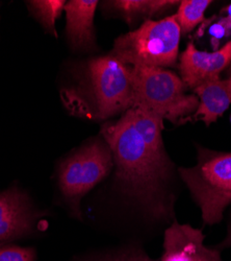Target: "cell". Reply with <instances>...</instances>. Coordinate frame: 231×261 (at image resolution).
Segmentation results:
<instances>
[{
	"label": "cell",
	"instance_id": "obj_1",
	"mask_svg": "<svg viewBox=\"0 0 231 261\" xmlns=\"http://www.w3.org/2000/svg\"><path fill=\"white\" fill-rule=\"evenodd\" d=\"M162 120L131 108L101 129L112 151L118 185L155 216L169 213L166 187L173 169L162 142Z\"/></svg>",
	"mask_w": 231,
	"mask_h": 261
},
{
	"label": "cell",
	"instance_id": "obj_2",
	"mask_svg": "<svg viewBox=\"0 0 231 261\" xmlns=\"http://www.w3.org/2000/svg\"><path fill=\"white\" fill-rule=\"evenodd\" d=\"M62 102L74 114L109 119L134 108L133 68L110 54L91 59L78 84L62 89Z\"/></svg>",
	"mask_w": 231,
	"mask_h": 261
},
{
	"label": "cell",
	"instance_id": "obj_3",
	"mask_svg": "<svg viewBox=\"0 0 231 261\" xmlns=\"http://www.w3.org/2000/svg\"><path fill=\"white\" fill-rule=\"evenodd\" d=\"M131 68L134 108L174 123L186 120L197 111L198 97L185 93L182 80L174 72L159 67Z\"/></svg>",
	"mask_w": 231,
	"mask_h": 261
},
{
	"label": "cell",
	"instance_id": "obj_4",
	"mask_svg": "<svg viewBox=\"0 0 231 261\" xmlns=\"http://www.w3.org/2000/svg\"><path fill=\"white\" fill-rule=\"evenodd\" d=\"M180 36L174 15L147 20L138 30L116 39L110 55L131 67H171L177 61Z\"/></svg>",
	"mask_w": 231,
	"mask_h": 261
},
{
	"label": "cell",
	"instance_id": "obj_5",
	"mask_svg": "<svg viewBox=\"0 0 231 261\" xmlns=\"http://www.w3.org/2000/svg\"><path fill=\"white\" fill-rule=\"evenodd\" d=\"M182 181L201 209L206 225L219 224L231 204V153L198 148V162L181 167Z\"/></svg>",
	"mask_w": 231,
	"mask_h": 261
},
{
	"label": "cell",
	"instance_id": "obj_6",
	"mask_svg": "<svg viewBox=\"0 0 231 261\" xmlns=\"http://www.w3.org/2000/svg\"><path fill=\"white\" fill-rule=\"evenodd\" d=\"M113 166L112 151L104 140L80 147L60 164L59 189L74 213L80 214L81 199L109 175Z\"/></svg>",
	"mask_w": 231,
	"mask_h": 261
},
{
	"label": "cell",
	"instance_id": "obj_7",
	"mask_svg": "<svg viewBox=\"0 0 231 261\" xmlns=\"http://www.w3.org/2000/svg\"><path fill=\"white\" fill-rule=\"evenodd\" d=\"M231 64V41L213 53L198 50L193 42L187 44L180 56L181 80L187 88L220 80V74Z\"/></svg>",
	"mask_w": 231,
	"mask_h": 261
},
{
	"label": "cell",
	"instance_id": "obj_8",
	"mask_svg": "<svg viewBox=\"0 0 231 261\" xmlns=\"http://www.w3.org/2000/svg\"><path fill=\"white\" fill-rule=\"evenodd\" d=\"M201 230L174 222L164 232L160 261H223L220 251L204 244Z\"/></svg>",
	"mask_w": 231,
	"mask_h": 261
},
{
	"label": "cell",
	"instance_id": "obj_9",
	"mask_svg": "<svg viewBox=\"0 0 231 261\" xmlns=\"http://www.w3.org/2000/svg\"><path fill=\"white\" fill-rule=\"evenodd\" d=\"M37 216L28 197L18 187L0 193V244L29 234Z\"/></svg>",
	"mask_w": 231,
	"mask_h": 261
},
{
	"label": "cell",
	"instance_id": "obj_10",
	"mask_svg": "<svg viewBox=\"0 0 231 261\" xmlns=\"http://www.w3.org/2000/svg\"><path fill=\"white\" fill-rule=\"evenodd\" d=\"M97 0H71L65 6L66 37L75 50H90L95 47L94 16Z\"/></svg>",
	"mask_w": 231,
	"mask_h": 261
},
{
	"label": "cell",
	"instance_id": "obj_11",
	"mask_svg": "<svg viewBox=\"0 0 231 261\" xmlns=\"http://www.w3.org/2000/svg\"><path fill=\"white\" fill-rule=\"evenodd\" d=\"M199 99L197 111L186 120L200 119L206 125L217 121L231 105V76L204 84L194 90Z\"/></svg>",
	"mask_w": 231,
	"mask_h": 261
},
{
	"label": "cell",
	"instance_id": "obj_12",
	"mask_svg": "<svg viewBox=\"0 0 231 261\" xmlns=\"http://www.w3.org/2000/svg\"><path fill=\"white\" fill-rule=\"evenodd\" d=\"M117 12H119L127 22L131 23L140 16L157 15L171 7L179 4V2L170 0H117L108 3Z\"/></svg>",
	"mask_w": 231,
	"mask_h": 261
},
{
	"label": "cell",
	"instance_id": "obj_13",
	"mask_svg": "<svg viewBox=\"0 0 231 261\" xmlns=\"http://www.w3.org/2000/svg\"><path fill=\"white\" fill-rule=\"evenodd\" d=\"M27 7L31 15L39 21L43 29L52 36L56 37V20L64 11L66 2L64 0H32L27 2Z\"/></svg>",
	"mask_w": 231,
	"mask_h": 261
},
{
	"label": "cell",
	"instance_id": "obj_14",
	"mask_svg": "<svg viewBox=\"0 0 231 261\" xmlns=\"http://www.w3.org/2000/svg\"><path fill=\"white\" fill-rule=\"evenodd\" d=\"M211 0H183L174 15L182 33L192 32L204 20V13L211 6Z\"/></svg>",
	"mask_w": 231,
	"mask_h": 261
},
{
	"label": "cell",
	"instance_id": "obj_15",
	"mask_svg": "<svg viewBox=\"0 0 231 261\" xmlns=\"http://www.w3.org/2000/svg\"><path fill=\"white\" fill-rule=\"evenodd\" d=\"M36 254L30 248L0 246V261H35Z\"/></svg>",
	"mask_w": 231,
	"mask_h": 261
},
{
	"label": "cell",
	"instance_id": "obj_16",
	"mask_svg": "<svg viewBox=\"0 0 231 261\" xmlns=\"http://www.w3.org/2000/svg\"><path fill=\"white\" fill-rule=\"evenodd\" d=\"M211 34V43L213 45L214 51L219 49V45L223 39L231 36V16H226L221 18L218 22L213 24L209 29Z\"/></svg>",
	"mask_w": 231,
	"mask_h": 261
},
{
	"label": "cell",
	"instance_id": "obj_17",
	"mask_svg": "<svg viewBox=\"0 0 231 261\" xmlns=\"http://www.w3.org/2000/svg\"><path fill=\"white\" fill-rule=\"evenodd\" d=\"M90 261H155L142 251L129 250L116 254H110Z\"/></svg>",
	"mask_w": 231,
	"mask_h": 261
},
{
	"label": "cell",
	"instance_id": "obj_18",
	"mask_svg": "<svg viewBox=\"0 0 231 261\" xmlns=\"http://www.w3.org/2000/svg\"><path fill=\"white\" fill-rule=\"evenodd\" d=\"M227 248H231V222H230V225H229V229H228V233H227L226 238L217 247L218 250L219 249L220 250L227 249Z\"/></svg>",
	"mask_w": 231,
	"mask_h": 261
}]
</instances>
